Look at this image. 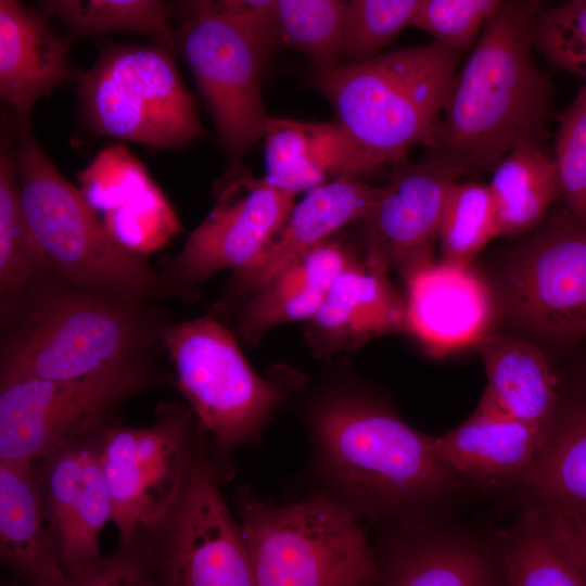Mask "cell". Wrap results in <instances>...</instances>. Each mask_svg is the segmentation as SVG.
Wrapping results in <instances>:
<instances>
[{"label": "cell", "mask_w": 586, "mask_h": 586, "mask_svg": "<svg viewBox=\"0 0 586 586\" xmlns=\"http://www.w3.org/2000/svg\"><path fill=\"white\" fill-rule=\"evenodd\" d=\"M356 259L347 246L332 238L315 246L254 292L239 316L237 334L256 343L273 327L309 321L333 281Z\"/></svg>", "instance_id": "cell-24"}, {"label": "cell", "mask_w": 586, "mask_h": 586, "mask_svg": "<svg viewBox=\"0 0 586 586\" xmlns=\"http://www.w3.org/2000/svg\"><path fill=\"white\" fill-rule=\"evenodd\" d=\"M15 118L22 205L53 273L144 303L169 296L161 272L110 235L79 188L46 155L34 136L30 113H15Z\"/></svg>", "instance_id": "cell-5"}, {"label": "cell", "mask_w": 586, "mask_h": 586, "mask_svg": "<svg viewBox=\"0 0 586 586\" xmlns=\"http://www.w3.org/2000/svg\"><path fill=\"white\" fill-rule=\"evenodd\" d=\"M308 322L313 344L326 354L409 333L405 297L387 279V270L367 258L354 260L337 276Z\"/></svg>", "instance_id": "cell-19"}, {"label": "cell", "mask_w": 586, "mask_h": 586, "mask_svg": "<svg viewBox=\"0 0 586 586\" xmlns=\"http://www.w3.org/2000/svg\"><path fill=\"white\" fill-rule=\"evenodd\" d=\"M532 426L482 399L449 432L433 437L438 458L481 494L513 488L531 467L542 443Z\"/></svg>", "instance_id": "cell-20"}, {"label": "cell", "mask_w": 586, "mask_h": 586, "mask_svg": "<svg viewBox=\"0 0 586 586\" xmlns=\"http://www.w3.org/2000/svg\"><path fill=\"white\" fill-rule=\"evenodd\" d=\"M206 441L169 509L118 544L149 586H255L249 556L219 491Z\"/></svg>", "instance_id": "cell-7"}, {"label": "cell", "mask_w": 586, "mask_h": 586, "mask_svg": "<svg viewBox=\"0 0 586 586\" xmlns=\"http://www.w3.org/2000/svg\"><path fill=\"white\" fill-rule=\"evenodd\" d=\"M77 94L98 136L180 150L205 136L196 104L169 49L115 44L101 49L78 80Z\"/></svg>", "instance_id": "cell-9"}, {"label": "cell", "mask_w": 586, "mask_h": 586, "mask_svg": "<svg viewBox=\"0 0 586 586\" xmlns=\"http://www.w3.org/2000/svg\"><path fill=\"white\" fill-rule=\"evenodd\" d=\"M552 160L564 209L586 222V80L558 117Z\"/></svg>", "instance_id": "cell-38"}, {"label": "cell", "mask_w": 586, "mask_h": 586, "mask_svg": "<svg viewBox=\"0 0 586 586\" xmlns=\"http://www.w3.org/2000/svg\"><path fill=\"white\" fill-rule=\"evenodd\" d=\"M207 217L161 272L169 295L187 294L216 272L242 269L267 249L286 221L294 195L263 178L234 171Z\"/></svg>", "instance_id": "cell-14"}, {"label": "cell", "mask_w": 586, "mask_h": 586, "mask_svg": "<svg viewBox=\"0 0 586 586\" xmlns=\"http://www.w3.org/2000/svg\"><path fill=\"white\" fill-rule=\"evenodd\" d=\"M182 9L225 17L252 36L267 53L277 48L276 0L188 1Z\"/></svg>", "instance_id": "cell-40"}, {"label": "cell", "mask_w": 586, "mask_h": 586, "mask_svg": "<svg viewBox=\"0 0 586 586\" xmlns=\"http://www.w3.org/2000/svg\"><path fill=\"white\" fill-rule=\"evenodd\" d=\"M263 137L264 179L294 196L337 178H357L378 169L339 123L270 116Z\"/></svg>", "instance_id": "cell-22"}, {"label": "cell", "mask_w": 586, "mask_h": 586, "mask_svg": "<svg viewBox=\"0 0 586 586\" xmlns=\"http://www.w3.org/2000/svg\"><path fill=\"white\" fill-rule=\"evenodd\" d=\"M523 507L586 512V395L563 404L513 487Z\"/></svg>", "instance_id": "cell-27"}, {"label": "cell", "mask_w": 586, "mask_h": 586, "mask_svg": "<svg viewBox=\"0 0 586 586\" xmlns=\"http://www.w3.org/2000/svg\"><path fill=\"white\" fill-rule=\"evenodd\" d=\"M0 557L22 586L65 576L47 535L35 462L0 461Z\"/></svg>", "instance_id": "cell-26"}, {"label": "cell", "mask_w": 586, "mask_h": 586, "mask_svg": "<svg viewBox=\"0 0 586 586\" xmlns=\"http://www.w3.org/2000/svg\"><path fill=\"white\" fill-rule=\"evenodd\" d=\"M109 423L34 461L47 535L67 576L86 573L105 557L99 536L113 519V506L100 449Z\"/></svg>", "instance_id": "cell-15"}, {"label": "cell", "mask_w": 586, "mask_h": 586, "mask_svg": "<svg viewBox=\"0 0 586 586\" xmlns=\"http://www.w3.org/2000/svg\"><path fill=\"white\" fill-rule=\"evenodd\" d=\"M409 334L433 356L477 345L489 333L494 294L471 265L429 259L404 273Z\"/></svg>", "instance_id": "cell-18"}, {"label": "cell", "mask_w": 586, "mask_h": 586, "mask_svg": "<svg viewBox=\"0 0 586 586\" xmlns=\"http://www.w3.org/2000/svg\"><path fill=\"white\" fill-rule=\"evenodd\" d=\"M419 0H353L346 2L342 64H359L382 54L383 49L410 27Z\"/></svg>", "instance_id": "cell-34"}, {"label": "cell", "mask_w": 586, "mask_h": 586, "mask_svg": "<svg viewBox=\"0 0 586 586\" xmlns=\"http://www.w3.org/2000/svg\"><path fill=\"white\" fill-rule=\"evenodd\" d=\"M375 586H508L498 530L451 517L383 526Z\"/></svg>", "instance_id": "cell-16"}, {"label": "cell", "mask_w": 586, "mask_h": 586, "mask_svg": "<svg viewBox=\"0 0 586 586\" xmlns=\"http://www.w3.org/2000/svg\"><path fill=\"white\" fill-rule=\"evenodd\" d=\"M508 586H586V568L562 545L534 507H522L498 530Z\"/></svg>", "instance_id": "cell-30"}, {"label": "cell", "mask_w": 586, "mask_h": 586, "mask_svg": "<svg viewBox=\"0 0 586 586\" xmlns=\"http://www.w3.org/2000/svg\"><path fill=\"white\" fill-rule=\"evenodd\" d=\"M168 322L153 303L53 273L1 316L0 384L79 379L145 356Z\"/></svg>", "instance_id": "cell-3"}, {"label": "cell", "mask_w": 586, "mask_h": 586, "mask_svg": "<svg viewBox=\"0 0 586 586\" xmlns=\"http://www.w3.org/2000/svg\"><path fill=\"white\" fill-rule=\"evenodd\" d=\"M206 436L190 407L170 402L149 425L104 428L100 458L119 544L169 509Z\"/></svg>", "instance_id": "cell-11"}, {"label": "cell", "mask_w": 586, "mask_h": 586, "mask_svg": "<svg viewBox=\"0 0 586 586\" xmlns=\"http://www.w3.org/2000/svg\"><path fill=\"white\" fill-rule=\"evenodd\" d=\"M498 235L497 208L488 184L456 182L448 193L440 227L441 260L471 265Z\"/></svg>", "instance_id": "cell-33"}, {"label": "cell", "mask_w": 586, "mask_h": 586, "mask_svg": "<svg viewBox=\"0 0 586 586\" xmlns=\"http://www.w3.org/2000/svg\"><path fill=\"white\" fill-rule=\"evenodd\" d=\"M530 36L534 51L552 66L586 80V0L540 7Z\"/></svg>", "instance_id": "cell-36"}, {"label": "cell", "mask_w": 586, "mask_h": 586, "mask_svg": "<svg viewBox=\"0 0 586 586\" xmlns=\"http://www.w3.org/2000/svg\"><path fill=\"white\" fill-rule=\"evenodd\" d=\"M167 380L165 371L145 355L79 379L0 384V461H37L104 426L119 404Z\"/></svg>", "instance_id": "cell-10"}, {"label": "cell", "mask_w": 586, "mask_h": 586, "mask_svg": "<svg viewBox=\"0 0 586 586\" xmlns=\"http://www.w3.org/2000/svg\"><path fill=\"white\" fill-rule=\"evenodd\" d=\"M47 16L60 18L72 41L113 31L152 37L168 49L175 46L169 21L174 11L157 0H49L41 2Z\"/></svg>", "instance_id": "cell-31"}, {"label": "cell", "mask_w": 586, "mask_h": 586, "mask_svg": "<svg viewBox=\"0 0 586 586\" xmlns=\"http://www.w3.org/2000/svg\"><path fill=\"white\" fill-rule=\"evenodd\" d=\"M460 176L425 156L417 163L403 160L381 184L371 214L362 221L366 258L403 276L434 258L445 203Z\"/></svg>", "instance_id": "cell-17"}, {"label": "cell", "mask_w": 586, "mask_h": 586, "mask_svg": "<svg viewBox=\"0 0 586 586\" xmlns=\"http://www.w3.org/2000/svg\"><path fill=\"white\" fill-rule=\"evenodd\" d=\"M345 11L337 0H276L277 48L303 53L318 73L339 67Z\"/></svg>", "instance_id": "cell-32"}, {"label": "cell", "mask_w": 586, "mask_h": 586, "mask_svg": "<svg viewBox=\"0 0 586 586\" xmlns=\"http://www.w3.org/2000/svg\"><path fill=\"white\" fill-rule=\"evenodd\" d=\"M160 342L173 362L178 388L213 441L220 480L230 476L232 451L257 438L283 397L282 386L258 375L234 335L211 316L168 322Z\"/></svg>", "instance_id": "cell-8"}, {"label": "cell", "mask_w": 586, "mask_h": 586, "mask_svg": "<svg viewBox=\"0 0 586 586\" xmlns=\"http://www.w3.org/2000/svg\"><path fill=\"white\" fill-rule=\"evenodd\" d=\"M539 511L555 536L586 568V512Z\"/></svg>", "instance_id": "cell-42"}, {"label": "cell", "mask_w": 586, "mask_h": 586, "mask_svg": "<svg viewBox=\"0 0 586 586\" xmlns=\"http://www.w3.org/2000/svg\"><path fill=\"white\" fill-rule=\"evenodd\" d=\"M492 171L487 184L496 203L500 235L518 237L536 228L560 196L553 160L540 145L515 146Z\"/></svg>", "instance_id": "cell-29"}, {"label": "cell", "mask_w": 586, "mask_h": 586, "mask_svg": "<svg viewBox=\"0 0 586 586\" xmlns=\"http://www.w3.org/2000/svg\"><path fill=\"white\" fill-rule=\"evenodd\" d=\"M0 136V311L5 315L53 271L25 215L17 178L16 119L1 118Z\"/></svg>", "instance_id": "cell-28"}, {"label": "cell", "mask_w": 586, "mask_h": 586, "mask_svg": "<svg viewBox=\"0 0 586 586\" xmlns=\"http://www.w3.org/2000/svg\"><path fill=\"white\" fill-rule=\"evenodd\" d=\"M381 192L357 178L334 179L306 192L267 249L249 266L235 270L232 285L255 292L277 272L353 221H364Z\"/></svg>", "instance_id": "cell-21"}, {"label": "cell", "mask_w": 586, "mask_h": 586, "mask_svg": "<svg viewBox=\"0 0 586 586\" xmlns=\"http://www.w3.org/2000/svg\"><path fill=\"white\" fill-rule=\"evenodd\" d=\"M234 505L255 586H375L359 518L326 492L273 505L241 488Z\"/></svg>", "instance_id": "cell-6"}, {"label": "cell", "mask_w": 586, "mask_h": 586, "mask_svg": "<svg viewBox=\"0 0 586 586\" xmlns=\"http://www.w3.org/2000/svg\"><path fill=\"white\" fill-rule=\"evenodd\" d=\"M310 433L318 489L359 519L386 526L451 517L481 494L438 458L434 436L379 399L332 397L314 412Z\"/></svg>", "instance_id": "cell-1"}, {"label": "cell", "mask_w": 586, "mask_h": 586, "mask_svg": "<svg viewBox=\"0 0 586 586\" xmlns=\"http://www.w3.org/2000/svg\"><path fill=\"white\" fill-rule=\"evenodd\" d=\"M540 7L502 1L457 73L426 156L460 177L493 170L515 146H542L548 136L552 85L530 36Z\"/></svg>", "instance_id": "cell-2"}, {"label": "cell", "mask_w": 586, "mask_h": 586, "mask_svg": "<svg viewBox=\"0 0 586 586\" xmlns=\"http://www.w3.org/2000/svg\"><path fill=\"white\" fill-rule=\"evenodd\" d=\"M103 224L118 244L142 256L161 249L181 230L177 213L156 184L104 214Z\"/></svg>", "instance_id": "cell-35"}, {"label": "cell", "mask_w": 586, "mask_h": 586, "mask_svg": "<svg viewBox=\"0 0 586 586\" xmlns=\"http://www.w3.org/2000/svg\"><path fill=\"white\" fill-rule=\"evenodd\" d=\"M78 181L86 201L104 214L156 184L144 165L122 143L103 148L78 174Z\"/></svg>", "instance_id": "cell-37"}, {"label": "cell", "mask_w": 586, "mask_h": 586, "mask_svg": "<svg viewBox=\"0 0 586 586\" xmlns=\"http://www.w3.org/2000/svg\"><path fill=\"white\" fill-rule=\"evenodd\" d=\"M476 347L488 380L483 398L543 437L561 403L558 379L544 353L507 335L488 334Z\"/></svg>", "instance_id": "cell-25"}, {"label": "cell", "mask_w": 586, "mask_h": 586, "mask_svg": "<svg viewBox=\"0 0 586 586\" xmlns=\"http://www.w3.org/2000/svg\"><path fill=\"white\" fill-rule=\"evenodd\" d=\"M52 586H149V584L133 560L117 548L86 573L65 575L62 581Z\"/></svg>", "instance_id": "cell-41"}, {"label": "cell", "mask_w": 586, "mask_h": 586, "mask_svg": "<svg viewBox=\"0 0 586 586\" xmlns=\"http://www.w3.org/2000/svg\"><path fill=\"white\" fill-rule=\"evenodd\" d=\"M461 55L433 41L315 72L311 85L378 168L394 166L410 148L432 146Z\"/></svg>", "instance_id": "cell-4"}, {"label": "cell", "mask_w": 586, "mask_h": 586, "mask_svg": "<svg viewBox=\"0 0 586 586\" xmlns=\"http://www.w3.org/2000/svg\"><path fill=\"white\" fill-rule=\"evenodd\" d=\"M175 42L187 62L216 126L228 162L238 167L265 132L260 88L267 52L246 31L222 16L184 10Z\"/></svg>", "instance_id": "cell-13"}, {"label": "cell", "mask_w": 586, "mask_h": 586, "mask_svg": "<svg viewBox=\"0 0 586 586\" xmlns=\"http://www.w3.org/2000/svg\"><path fill=\"white\" fill-rule=\"evenodd\" d=\"M502 303L533 335L586 337V222L564 209L522 241L504 271Z\"/></svg>", "instance_id": "cell-12"}, {"label": "cell", "mask_w": 586, "mask_h": 586, "mask_svg": "<svg viewBox=\"0 0 586 586\" xmlns=\"http://www.w3.org/2000/svg\"><path fill=\"white\" fill-rule=\"evenodd\" d=\"M500 0H419L410 27L429 34L454 51L466 53L476 43Z\"/></svg>", "instance_id": "cell-39"}, {"label": "cell", "mask_w": 586, "mask_h": 586, "mask_svg": "<svg viewBox=\"0 0 586 586\" xmlns=\"http://www.w3.org/2000/svg\"><path fill=\"white\" fill-rule=\"evenodd\" d=\"M69 44L46 14L0 0V97L14 113H30L40 98L79 80L82 73L68 59Z\"/></svg>", "instance_id": "cell-23"}]
</instances>
